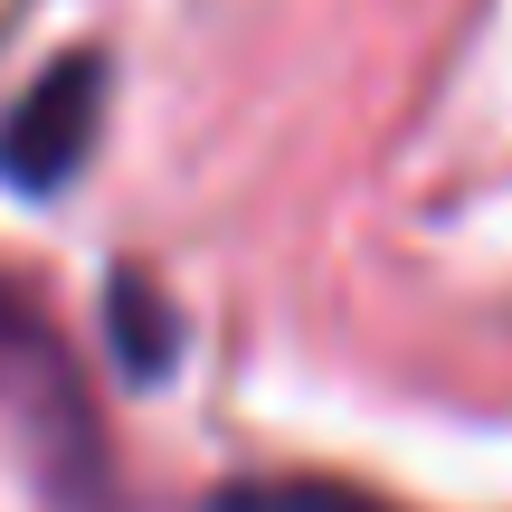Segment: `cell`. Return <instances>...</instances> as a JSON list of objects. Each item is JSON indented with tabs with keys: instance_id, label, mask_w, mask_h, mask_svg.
<instances>
[{
	"instance_id": "1",
	"label": "cell",
	"mask_w": 512,
	"mask_h": 512,
	"mask_svg": "<svg viewBox=\"0 0 512 512\" xmlns=\"http://www.w3.org/2000/svg\"><path fill=\"white\" fill-rule=\"evenodd\" d=\"M0 408L29 418V437H48V465L67 494L105 484V427H95L86 370H76L67 332L38 313V294L19 275H0Z\"/></svg>"
},
{
	"instance_id": "2",
	"label": "cell",
	"mask_w": 512,
	"mask_h": 512,
	"mask_svg": "<svg viewBox=\"0 0 512 512\" xmlns=\"http://www.w3.org/2000/svg\"><path fill=\"white\" fill-rule=\"evenodd\" d=\"M105 86L114 76H105L95 48L57 57V67L0 114V181L10 190H67L76 171H86L95 133H105Z\"/></svg>"
},
{
	"instance_id": "3",
	"label": "cell",
	"mask_w": 512,
	"mask_h": 512,
	"mask_svg": "<svg viewBox=\"0 0 512 512\" xmlns=\"http://www.w3.org/2000/svg\"><path fill=\"white\" fill-rule=\"evenodd\" d=\"M105 332H114L124 380H162V370L181 361V313L162 304V285H152L143 266H114V285H105Z\"/></svg>"
},
{
	"instance_id": "4",
	"label": "cell",
	"mask_w": 512,
	"mask_h": 512,
	"mask_svg": "<svg viewBox=\"0 0 512 512\" xmlns=\"http://www.w3.org/2000/svg\"><path fill=\"white\" fill-rule=\"evenodd\" d=\"M209 512H399V503H380L370 484H342V475H247Z\"/></svg>"
}]
</instances>
